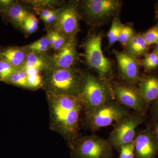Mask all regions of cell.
<instances>
[{
	"label": "cell",
	"instance_id": "obj_1",
	"mask_svg": "<svg viewBox=\"0 0 158 158\" xmlns=\"http://www.w3.org/2000/svg\"><path fill=\"white\" fill-rule=\"evenodd\" d=\"M50 127L72 142L77 135L83 106L77 95L48 94Z\"/></svg>",
	"mask_w": 158,
	"mask_h": 158
},
{
	"label": "cell",
	"instance_id": "obj_2",
	"mask_svg": "<svg viewBox=\"0 0 158 158\" xmlns=\"http://www.w3.org/2000/svg\"><path fill=\"white\" fill-rule=\"evenodd\" d=\"M78 96L86 116L111 101L112 97L107 85L92 75L83 77Z\"/></svg>",
	"mask_w": 158,
	"mask_h": 158
},
{
	"label": "cell",
	"instance_id": "obj_3",
	"mask_svg": "<svg viewBox=\"0 0 158 158\" xmlns=\"http://www.w3.org/2000/svg\"><path fill=\"white\" fill-rule=\"evenodd\" d=\"M83 77L72 68L51 69L44 78L43 85L48 94L78 96Z\"/></svg>",
	"mask_w": 158,
	"mask_h": 158
},
{
	"label": "cell",
	"instance_id": "obj_4",
	"mask_svg": "<svg viewBox=\"0 0 158 158\" xmlns=\"http://www.w3.org/2000/svg\"><path fill=\"white\" fill-rule=\"evenodd\" d=\"M74 158H112L113 147L109 140L97 135L83 137L72 146Z\"/></svg>",
	"mask_w": 158,
	"mask_h": 158
},
{
	"label": "cell",
	"instance_id": "obj_5",
	"mask_svg": "<svg viewBox=\"0 0 158 158\" xmlns=\"http://www.w3.org/2000/svg\"><path fill=\"white\" fill-rule=\"evenodd\" d=\"M144 117L141 113L129 114L115 123L108 140L113 148L119 150L123 145L134 141L137 128L142 123Z\"/></svg>",
	"mask_w": 158,
	"mask_h": 158
},
{
	"label": "cell",
	"instance_id": "obj_6",
	"mask_svg": "<svg viewBox=\"0 0 158 158\" xmlns=\"http://www.w3.org/2000/svg\"><path fill=\"white\" fill-rule=\"evenodd\" d=\"M128 109L117 102L110 101L86 116L90 129L97 131L119 121L129 114Z\"/></svg>",
	"mask_w": 158,
	"mask_h": 158
},
{
	"label": "cell",
	"instance_id": "obj_7",
	"mask_svg": "<svg viewBox=\"0 0 158 158\" xmlns=\"http://www.w3.org/2000/svg\"><path fill=\"white\" fill-rule=\"evenodd\" d=\"M102 36L94 34L87 40L85 44V59L88 66L102 78L107 77L112 71V63L105 56L102 48Z\"/></svg>",
	"mask_w": 158,
	"mask_h": 158
},
{
	"label": "cell",
	"instance_id": "obj_8",
	"mask_svg": "<svg viewBox=\"0 0 158 158\" xmlns=\"http://www.w3.org/2000/svg\"><path fill=\"white\" fill-rule=\"evenodd\" d=\"M121 6L116 0H87L83 2V8L88 19L100 22L116 15Z\"/></svg>",
	"mask_w": 158,
	"mask_h": 158
},
{
	"label": "cell",
	"instance_id": "obj_9",
	"mask_svg": "<svg viewBox=\"0 0 158 158\" xmlns=\"http://www.w3.org/2000/svg\"><path fill=\"white\" fill-rule=\"evenodd\" d=\"M113 90L117 102L125 107L138 113H141L144 110L146 103L139 88L129 84H119Z\"/></svg>",
	"mask_w": 158,
	"mask_h": 158
},
{
	"label": "cell",
	"instance_id": "obj_10",
	"mask_svg": "<svg viewBox=\"0 0 158 158\" xmlns=\"http://www.w3.org/2000/svg\"><path fill=\"white\" fill-rule=\"evenodd\" d=\"M80 15L74 6H68L61 9L59 15L54 22V31L61 33L65 37H75L79 28Z\"/></svg>",
	"mask_w": 158,
	"mask_h": 158
},
{
	"label": "cell",
	"instance_id": "obj_11",
	"mask_svg": "<svg viewBox=\"0 0 158 158\" xmlns=\"http://www.w3.org/2000/svg\"><path fill=\"white\" fill-rule=\"evenodd\" d=\"M113 52L123 78L130 83H135L139 81V64L136 57L128 51H118L114 49Z\"/></svg>",
	"mask_w": 158,
	"mask_h": 158
},
{
	"label": "cell",
	"instance_id": "obj_12",
	"mask_svg": "<svg viewBox=\"0 0 158 158\" xmlns=\"http://www.w3.org/2000/svg\"><path fill=\"white\" fill-rule=\"evenodd\" d=\"M76 44L75 37L68 38L63 47L50 59L52 69L72 68L77 58Z\"/></svg>",
	"mask_w": 158,
	"mask_h": 158
},
{
	"label": "cell",
	"instance_id": "obj_13",
	"mask_svg": "<svg viewBox=\"0 0 158 158\" xmlns=\"http://www.w3.org/2000/svg\"><path fill=\"white\" fill-rule=\"evenodd\" d=\"M158 144L149 130L140 133L135 140V158H156Z\"/></svg>",
	"mask_w": 158,
	"mask_h": 158
},
{
	"label": "cell",
	"instance_id": "obj_14",
	"mask_svg": "<svg viewBox=\"0 0 158 158\" xmlns=\"http://www.w3.org/2000/svg\"><path fill=\"white\" fill-rule=\"evenodd\" d=\"M28 51L25 47H9L0 49V59L15 68L20 69L24 64Z\"/></svg>",
	"mask_w": 158,
	"mask_h": 158
},
{
	"label": "cell",
	"instance_id": "obj_15",
	"mask_svg": "<svg viewBox=\"0 0 158 158\" xmlns=\"http://www.w3.org/2000/svg\"><path fill=\"white\" fill-rule=\"evenodd\" d=\"M139 88L145 103L158 99V76L148 75L139 80Z\"/></svg>",
	"mask_w": 158,
	"mask_h": 158
},
{
	"label": "cell",
	"instance_id": "obj_16",
	"mask_svg": "<svg viewBox=\"0 0 158 158\" xmlns=\"http://www.w3.org/2000/svg\"><path fill=\"white\" fill-rule=\"evenodd\" d=\"M0 13L12 24L22 29L24 22L30 12L24 6L17 2L9 9Z\"/></svg>",
	"mask_w": 158,
	"mask_h": 158
},
{
	"label": "cell",
	"instance_id": "obj_17",
	"mask_svg": "<svg viewBox=\"0 0 158 158\" xmlns=\"http://www.w3.org/2000/svg\"><path fill=\"white\" fill-rule=\"evenodd\" d=\"M128 52L135 57L144 56L147 53L149 46L142 34H135L126 45Z\"/></svg>",
	"mask_w": 158,
	"mask_h": 158
},
{
	"label": "cell",
	"instance_id": "obj_18",
	"mask_svg": "<svg viewBox=\"0 0 158 158\" xmlns=\"http://www.w3.org/2000/svg\"><path fill=\"white\" fill-rule=\"evenodd\" d=\"M41 55L28 51L24 64L20 69L26 70L30 69H35L41 71L48 68L50 66V60L45 59Z\"/></svg>",
	"mask_w": 158,
	"mask_h": 158
},
{
	"label": "cell",
	"instance_id": "obj_19",
	"mask_svg": "<svg viewBox=\"0 0 158 158\" xmlns=\"http://www.w3.org/2000/svg\"><path fill=\"white\" fill-rule=\"evenodd\" d=\"M25 48L29 52L42 54L47 52L51 48L50 41L48 36H46L41 37L37 41L27 46Z\"/></svg>",
	"mask_w": 158,
	"mask_h": 158
},
{
	"label": "cell",
	"instance_id": "obj_20",
	"mask_svg": "<svg viewBox=\"0 0 158 158\" xmlns=\"http://www.w3.org/2000/svg\"><path fill=\"white\" fill-rule=\"evenodd\" d=\"M27 76L25 71L22 69H18L9 77L5 82L17 87L27 88Z\"/></svg>",
	"mask_w": 158,
	"mask_h": 158
},
{
	"label": "cell",
	"instance_id": "obj_21",
	"mask_svg": "<svg viewBox=\"0 0 158 158\" xmlns=\"http://www.w3.org/2000/svg\"><path fill=\"white\" fill-rule=\"evenodd\" d=\"M123 25L118 16L114 18L107 34L109 44L113 45L118 41V37Z\"/></svg>",
	"mask_w": 158,
	"mask_h": 158
},
{
	"label": "cell",
	"instance_id": "obj_22",
	"mask_svg": "<svg viewBox=\"0 0 158 158\" xmlns=\"http://www.w3.org/2000/svg\"><path fill=\"white\" fill-rule=\"evenodd\" d=\"M50 41L51 46L55 52L59 51L65 45L68 37L56 31H52L47 35Z\"/></svg>",
	"mask_w": 158,
	"mask_h": 158
},
{
	"label": "cell",
	"instance_id": "obj_23",
	"mask_svg": "<svg viewBox=\"0 0 158 158\" xmlns=\"http://www.w3.org/2000/svg\"><path fill=\"white\" fill-rule=\"evenodd\" d=\"M142 66L147 71L155 70L158 68V56L154 52L144 55L142 60Z\"/></svg>",
	"mask_w": 158,
	"mask_h": 158
},
{
	"label": "cell",
	"instance_id": "obj_24",
	"mask_svg": "<svg viewBox=\"0 0 158 158\" xmlns=\"http://www.w3.org/2000/svg\"><path fill=\"white\" fill-rule=\"evenodd\" d=\"M38 19L34 14L30 13L23 24V29L27 34H31L34 33L38 28Z\"/></svg>",
	"mask_w": 158,
	"mask_h": 158
},
{
	"label": "cell",
	"instance_id": "obj_25",
	"mask_svg": "<svg viewBox=\"0 0 158 158\" xmlns=\"http://www.w3.org/2000/svg\"><path fill=\"white\" fill-rule=\"evenodd\" d=\"M142 36L149 46L158 44V23L145 31Z\"/></svg>",
	"mask_w": 158,
	"mask_h": 158
},
{
	"label": "cell",
	"instance_id": "obj_26",
	"mask_svg": "<svg viewBox=\"0 0 158 158\" xmlns=\"http://www.w3.org/2000/svg\"><path fill=\"white\" fill-rule=\"evenodd\" d=\"M18 69L15 68L8 62L0 59V77L1 81L6 82Z\"/></svg>",
	"mask_w": 158,
	"mask_h": 158
},
{
	"label": "cell",
	"instance_id": "obj_27",
	"mask_svg": "<svg viewBox=\"0 0 158 158\" xmlns=\"http://www.w3.org/2000/svg\"><path fill=\"white\" fill-rule=\"evenodd\" d=\"M135 35L134 29L131 27L123 25L119 34L118 41L123 45H127L128 42Z\"/></svg>",
	"mask_w": 158,
	"mask_h": 158
},
{
	"label": "cell",
	"instance_id": "obj_28",
	"mask_svg": "<svg viewBox=\"0 0 158 158\" xmlns=\"http://www.w3.org/2000/svg\"><path fill=\"white\" fill-rule=\"evenodd\" d=\"M25 2L29 4L31 6L37 8V10L48 9L47 8H51L59 4V1H50V0H44V1H27Z\"/></svg>",
	"mask_w": 158,
	"mask_h": 158
},
{
	"label": "cell",
	"instance_id": "obj_29",
	"mask_svg": "<svg viewBox=\"0 0 158 158\" xmlns=\"http://www.w3.org/2000/svg\"><path fill=\"white\" fill-rule=\"evenodd\" d=\"M27 76V88L36 89L43 85L44 78L40 73Z\"/></svg>",
	"mask_w": 158,
	"mask_h": 158
},
{
	"label": "cell",
	"instance_id": "obj_30",
	"mask_svg": "<svg viewBox=\"0 0 158 158\" xmlns=\"http://www.w3.org/2000/svg\"><path fill=\"white\" fill-rule=\"evenodd\" d=\"M119 151L120 155L118 158H135V140L130 144L123 146Z\"/></svg>",
	"mask_w": 158,
	"mask_h": 158
},
{
	"label": "cell",
	"instance_id": "obj_31",
	"mask_svg": "<svg viewBox=\"0 0 158 158\" xmlns=\"http://www.w3.org/2000/svg\"><path fill=\"white\" fill-rule=\"evenodd\" d=\"M17 2L13 0H0V12L9 9Z\"/></svg>",
	"mask_w": 158,
	"mask_h": 158
},
{
	"label": "cell",
	"instance_id": "obj_32",
	"mask_svg": "<svg viewBox=\"0 0 158 158\" xmlns=\"http://www.w3.org/2000/svg\"><path fill=\"white\" fill-rule=\"evenodd\" d=\"M60 10H61V9H57L56 11H55L53 13L51 14L45 19L43 20V21L47 25H49L52 24V23H54L57 19Z\"/></svg>",
	"mask_w": 158,
	"mask_h": 158
},
{
	"label": "cell",
	"instance_id": "obj_33",
	"mask_svg": "<svg viewBox=\"0 0 158 158\" xmlns=\"http://www.w3.org/2000/svg\"><path fill=\"white\" fill-rule=\"evenodd\" d=\"M57 9H45L42 10H38L39 11L40 16L41 19L44 20L48 17L51 14L56 11Z\"/></svg>",
	"mask_w": 158,
	"mask_h": 158
},
{
	"label": "cell",
	"instance_id": "obj_34",
	"mask_svg": "<svg viewBox=\"0 0 158 158\" xmlns=\"http://www.w3.org/2000/svg\"><path fill=\"white\" fill-rule=\"evenodd\" d=\"M155 115L158 118V102L156 104L155 107Z\"/></svg>",
	"mask_w": 158,
	"mask_h": 158
},
{
	"label": "cell",
	"instance_id": "obj_35",
	"mask_svg": "<svg viewBox=\"0 0 158 158\" xmlns=\"http://www.w3.org/2000/svg\"><path fill=\"white\" fill-rule=\"evenodd\" d=\"M153 52H155L158 56V44L155 45L154 48Z\"/></svg>",
	"mask_w": 158,
	"mask_h": 158
},
{
	"label": "cell",
	"instance_id": "obj_36",
	"mask_svg": "<svg viewBox=\"0 0 158 158\" xmlns=\"http://www.w3.org/2000/svg\"><path fill=\"white\" fill-rule=\"evenodd\" d=\"M156 16L158 18V2L156 4Z\"/></svg>",
	"mask_w": 158,
	"mask_h": 158
},
{
	"label": "cell",
	"instance_id": "obj_37",
	"mask_svg": "<svg viewBox=\"0 0 158 158\" xmlns=\"http://www.w3.org/2000/svg\"><path fill=\"white\" fill-rule=\"evenodd\" d=\"M0 81H1V77H0Z\"/></svg>",
	"mask_w": 158,
	"mask_h": 158
}]
</instances>
